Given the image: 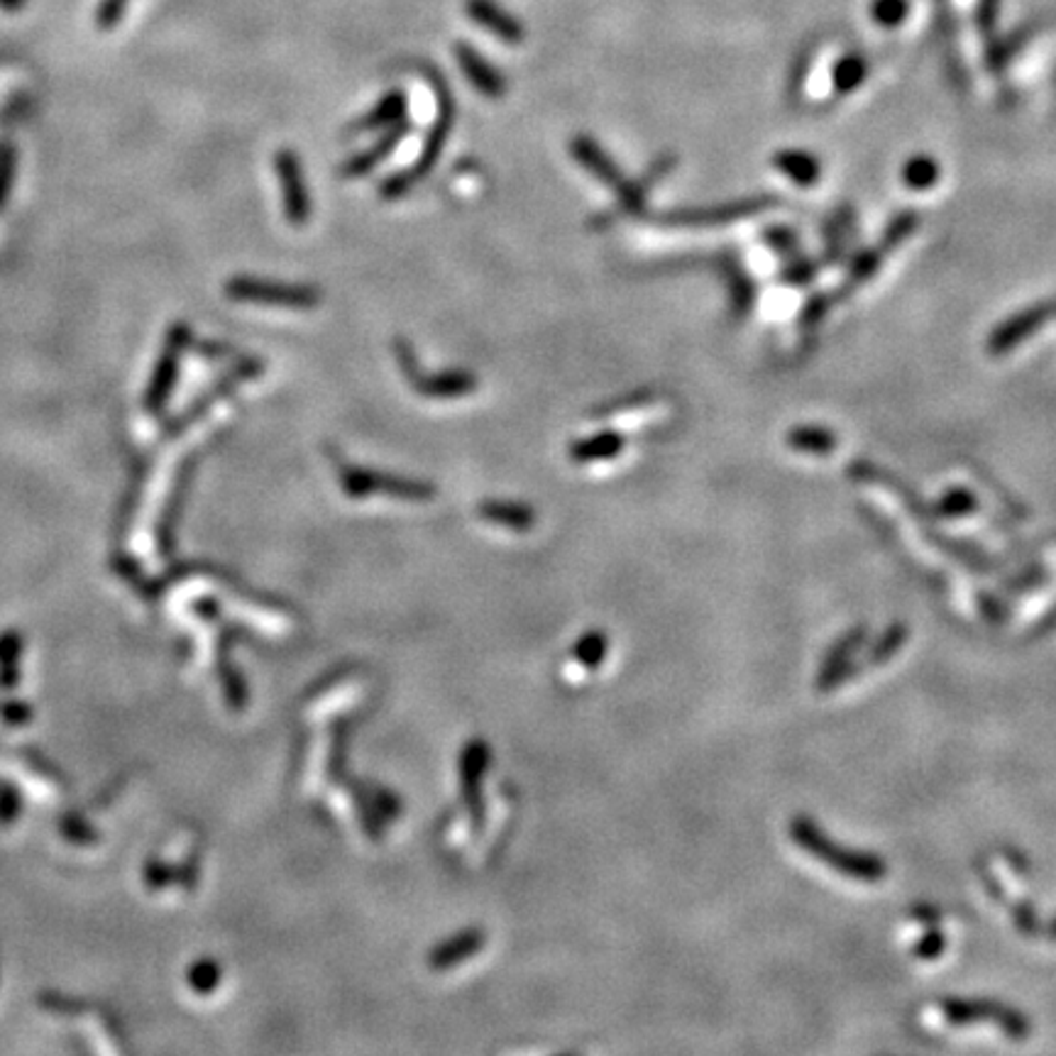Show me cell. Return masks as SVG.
I'll return each instance as SVG.
<instances>
[{"label":"cell","instance_id":"obj_1","mask_svg":"<svg viewBox=\"0 0 1056 1056\" xmlns=\"http://www.w3.org/2000/svg\"><path fill=\"white\" fill-rule=\"evenodd\" d=\"M792 839L800 843L804 851H810L812 857H817L822 863H827L834 871L843 873V876L876 883L878 878L885 876V863L878 857H871V853H859L851 849L837 847L827 834L820 832L808 817H798L792 822Z\"/></svg>","mask_w":1056,"mask_h":1056},{"label":"cell","instance_id":"obj_2","mask_svg":"<svg viewBox=\"0 0 1056 1056\" xmlns=\"http://www.w3.org/2000/svg\"><path fill=\"white\" fill-rule=\"evenodd\" d=\"M430 84L436 86V94H438V120H436L434 130L428 133L424 149H421L418 162L411 169H406V172L391 177L387 184L381 186V196H385V198L404 196L406 191L416 184V181L424 179L428 169H434V165L438 162V157L442 153V147H446V139H448L450 128H452V96H450L448 86L440 82V76L434 74Z\"/></svg>","mask_w":1056,"mask_h":1056},{"label":"cell","instance_id":"obj_3","mask_svg":"<svg viewBox=\"0 0 1056 1056\" xmlns=\"http://www.w3.org/2000/svg\"><path fill=\"white\" fill-rule=\"evenodd\" d=\"M228 296L243 304H263L281 308H314L320 304V291L306 284H287V281H267L253 277H238L228 281Z\"/></svg>","mask_w":1056,"mask_h":1056},{"label":"cell","instance_id":"obj_4","mask_svg":"<svg viewBox=\"0 0 1056 1056\" xmlns=\"http://www.w3.org/2000/svg\"><path fill=\"white\" fill-rule=\"evenodd\" d=\"M397 360L401 369H404V377L411 381L421 397L428 399H458L472 395L477 389V377L472 372L465 369H446L436 372V375H424V369L418 367V360L414 355L411 345H406L404 340L397 343Z\"/></svg>","mask_w":1056,"mask_h":1056},{"label":"cell","instance_id":"obj_5","mask_svg":"<svg viewBox=\"0 0 1056 1056\" xmlns=\"http://www.w3.org/2000/svg\"><path fill=\"white\" fill-rule=\"evenodd\" d=\"M340 480H343V487L350 497H367V495H389L399 499L434 497V487L424 485V482L381 475V472H375V470L343 468L340 470Z\"/></svg>","mask_w":1056,"mask_h":1056},{"label":"cell","instance_id":"obj_6","mask_svg":"<svg viewBox=\"0 0 1056 1056\" xmlns=\"http://www.w3.org/2000/svg\"><path fill=\"white\" fill-rule=\"evenodd\" d=\"M275 167L279 174V186L281 196H284V214L291 226H304L311 216V201H308V189L304 181V169L296 153L291 149H281L275 157Z\"/></svg>","mask_w":1056,"mask_h":1056},{"label":"cell","instance_id":"obj_7","mask_svg":"<svg viewBox=\"0 0 1056 1056\" xmlns=\"http://www.w3.org/2000/svg\"><path fill=\"white\" fill-rule=\"evenodd\" d=\"M944 1012H947L949 1022H993L1000 1024L1005 1034H1010L1012 1040H1022L1028 1034V1022H1024L1018 1012H1012L1003 1005L995 1003H967V1000H949L944 1003Z\"/></svg>","mask_w":1056,"mask_h":1056},{"label":"cell","instance_id":"obj_8","mask_svg":"<svg viewBox=\"0 0 1056 1056\" xmlns=\"http://www.w3.org/2000/svg\"><path fill=\"white\" fill-rule=\"evenodd\" d=\"M465 13L472 23L499 37L505 45H521L526 37L524 25L507 13L497 0H465Z\"/></svg>","mask_w":1056,"mask_h":1056},{"label":"cell","instance_id":"obj_9","mask_svg":"<svg viewBox=\"0 0 1056 1056\" xmlns=\"http://www.w3.org/2000/svg\"><path fill=\"white\" fill-rule=\"evenodd\" d=\"M456 59L460 72L465 74L468 82L475 86L485 98H501L507 90V78L495 64H489L475 47L465 43L456 45Z\"/></svg>","mask_w":1056,"mask_h":1056},{"label":"cell","instance_id":"obj_10","mask_svg":"<svg viewBox=\"0 0 1056 1056\" xmlns=\"http://www.w3.org/2000/svg\"><path fill=\"white\" fill-rule=\"evenodd\" d=\"M186 338H189V330L184 326H177L172 330V336H169L165 355H162V360H159L157 372H155L153 387H149V397H147L149 409L162 406L167 397H169V391H172V385L177 379V369H179V357H181V350H184V345H186Z\"/></svg>","mask_w":1056,"mask_h":1056},{"label":"cell","instance_id":"obj_11","mask_svg":"<svg viewBox=\"0 0 1056 1056\" xmlns=\"http://www.w3.org/2000/svg\"><path fill=\"white\" fill-rule=\"evenodd\" d=\"M409 130L411 125L406 123V118H401L399 123L387 128V133L381 135L375 145L365 149V153H360L357 157H352L343 167V174L352 179V177H365L367 172H372V169L385 162V159L395 153V149L401 145V139L409 135Z\"/></svg>","mask_w":1056,"mask_h":1056},{"label":"cell","instance_id":"obj_12","mask_svg":"<svg viewBox=\"0 0 1056 1056\" xmlns=\"http://www.w3.org/2000/svg\"><path fill=\"white\" fill-rule=\"evenodd\" d=\"M404 116H406V94L401 88H395L389 90V94H385V98H381L369 113L362 116L357 123L350 128V133L360 135V133H372V130H385L399 123Z\"/></svg>","mask_w":1056,"mask_h":1056},{"label":"cell","instance_id":"obj_13","mask_svg":"<svg viewBox=\"0 0 1056 1056\" xmlns=\"http://www.w3.org/2000/svg\"><path fill=\"white\" fill-rule=\"evenodd\" d=\"M572 155H575L578 162L585 169H590V172L595 174L597 179L609 181V184H617V181H619L617 167L609 162L605 153H602V149L595 143H592L590 137H578L575 143H572Z\"/></svg>","mask_w":1056,"mask_h":1056},{"label":"cell","instance_id":"obj_14","mask_svg":"<svg viewBox=\"0 0 1056 1056\" xmlns=\"http://www.w3.org/2000/svg\"><path fill=\"white\" fill-rule=\"evenodd\" d=\"M621 450V438L615 434H597L592 438H582L570 448L572 460L578 462H595L605 458H615Z\"/></svg>","mask_w":1056,"mask_h":1056},{"label":"cell","instance_id":"obj_15","mask_svg":"<svg viewBox=\"0 0 1056 1056\" xmlns=\"http://www.w3.org/2000/svg\"><path fill=\"white\" fill-rule=\"evenodd\" d=\"M480 514L485 517L487 521H495V524L517 526V529L531 526V521H533L531 509L517 507V505H507V501H489V505H482Z\"/></svg>","mask_w":1056,"mask_h":1056},{"label":"cell","instance_id":"obj_16","mask_svg":"<svg viewBox=\"0 0 1056 1056\" xmlns=\"http://www.w3.org/2000/svg\"><path fill=\"white\" fill-rule=\"evenodd\" d=\"M910 13V0H873L871 17L881 27H898Z\"/></svg>","mask_w":1056,"mask_h":1056},{"label":"cell","instance_id":"obj_17","mask_svg":"<svg viewBox=\"0 0 1056 1056\" xmlns=\"http://www.w3.org/2000/svg\"><path fill=\"white\" fill-rule=\"evenodd\" d=\"M863 72H866V66H863V59L861 57H843L839 66H837V72H834V76H837V86L843 88V90H849L857 86L861 78H863Z\"/></svg>","mask_w":1056,"mask_h":1056},{"label":"cell","instance_id":"obj_18","mask_svg":"<svg viewBox=\"0 0 1056 1056\" xmlns=\"http://www.w3.org/2000/svg\"><path fill=\"white\" fill-rule=\"evenodd\" d=\"M998 15H1000V0H979V5H975V20H979L981 29H991L995 23H998Z\"/></svg>","mask_w":1056,"mask_h":1056},{"label":"cell","instance_id":"obj_19","mask_svg":"<svg viewBox=\"0 0 1056 1056\" xmlns=\"http://www.w3.org/2000/svg\"><path fill=\"white\" fill-rule=\"evenodd\" d=\"M944 949V937H942V932L937 934H930L927 937V944H922V947H918V954L922 959H932V957H937V954Z\"/></svg>","mask_w":1056,"mask_h":1056},{"label":"cell","instance_id":"obj_20","mask_svg":"<svg viewBox=\"0 0 1056 1056\" xmlns=\"http://www.w3.org/2000/svg\"><path fill=\"white\" fill-rule=\"evenodd\" d=\"M1052 932H1054V934H1056V922H1054V930H1052Z\"/></svg>","mask_w":1056,"mask_h":1056}]
</instances>
